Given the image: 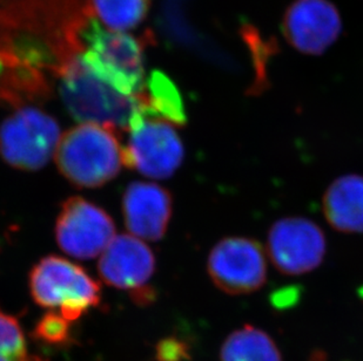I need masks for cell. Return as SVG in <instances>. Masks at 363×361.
<instances>
[{"label":"cell","mask_w":363,"mask_h":361,"mask_svg":"<svg viewBox=\"0 0 363 361\" xmlns=\"http://www.w3.org/2000/svg\"><path fill=\"white\" fill-rule=\"evenodd\" d=\"M80 60L94 76L127 96L146 86L143 42L123 32L106 31L96 17H84L76 31Z\"/></svg>","instance_id":"6da1fadb"},{"label":"cell","mask_w":363,"mask_h":361,"mask_svg":"<svg viewBox=\"0 0 363 361\" xmlns=\"http://www.w3.org/2000/svg\"><path fill=\"white\" fill-rule=\"evenodd\" d=\"M59 74V94L69 115L78 122L92 123L117 132L130 130L141 113L140 96H127L89 72L79 55H74Z\"/></svg>","instance_id":"7a4b0ae2"},{"label":"cell","mask_w":363,"mask_h":361,"mask_svg":"<svg viewBox=\"0 0 363 361\" xmlns=\"http://www.w3.org/2000/svg\"><path fill=\"white\" fill-rule=\"evenodd\" d=\"M55 164L66 180L77 187H101L119 174L123 148L116 130L82 123L62 135Z\"/></svg>","instance_id":"3957f363"},{"label":"cell","mask_w":363,"mask_h":361,"mask_svg":"<svg viewBox=\"0 0 363 361\" xmlns=\"http://www.w3.org/2000/svg\"><path fill=\"white\" fill-rule=\"evenodd\" d=\"M31 296L39 306L58 310L69 323L100 303V287L85 270L58 256H48L30 273Z\"/></svg>","instance_id":"277c9868"},{"label":"cell","mask_w":363,"mask_h":361,"mask_svg":"<svg viewBox=\"0 0 363 361\" xmlns=\"http://www.w3.org/2000/svg\"><path fill=\"white\" fill-rule=\"evenodd\" d=\"M60 139L58 122L48 113L19 107L0 125V156L19 171H39L55 155Z\"/></svg>","instance_id":"5b68a950"},{"label":"cell","mask_w":363,"mask_h":361,"mask_svg":"<svg viewBox=\"0 0 363 361\" xmlns=\"http://www.w3.org/2000/svg\"><path fill=\"white\" fill-rule=\"evenodd\" d=\"M123 166L155 180L171 178L182 166L185 149L174 125L140 114L130 125Z\"/></svg>","instance_id":"8992f818"},{"label":"cell","mask_w":363,"mask_h":361,"mask_svg":"<svg viewBox=\"0 0 363 361\" xmlns=\"http://www.w3.org/2000/svg\"><path fill=\"white\" fill-rule=\"evenodd\" d=\"M207 271L223 292L241 296L257 292L267 280V255L255 239L227 237L209 253Z\"/></svg>","instance_id":"52a82bcc"},{"label":"cell","mask_w":363,"mask_h":361,"mask_svg":"<svg viewBox=\"0 0 363 361\" xmlns=\"http://www.w3.org/2000/svg\"><path fill=\"white\" fill-rule=\"evenodd\" d=\"M325 253V232L308 218H281L268 231V257L275 269L286 276L312 273L323 264Z\"/></svg>","instance_id":"ba28073f"},{"label":"cell","mask_w":363,"mask_h":361,"mask_svg":"<svg viewBox=\"0 0 363 361\" xmlns=\"http://www.w3.org/2000/svg\"><path fill=\"white\" fill-rule=\"evenodd\" d=\"M116 237V225L104 209L79 196L62 205L55 222L59 248L74 258H96Z\"/></svg>","instance_id":"9c48e42d"},{"label":"cell","mask_w":363,"mask_h":361,"mask_svg":"<svg viewBox=\"0 0 363 361\" xmlns=\"http://www.w3.org/2000/svg\"><path fill=\"white\" fill-rule=\"evenodd\" d=\"M155 270L152 250L132 235L116 236L98 263L101 280L110 287L128 291L138 305H148L155 300V290L150 287Z\"/></svg>","instance_id":"30bf717a"},{"label":"cell","mask_w":363,"mask_h":361,"mask_svg":"<svg viewBox=\"0 0 363 361\" xmlns=\"http://www.w3.org/2000/svg\"><path fill=\"white\" fill-rule=\"evenodd\" d=\"M282 33L291 47L307 55H321L339 39L342 19L329 0H294L284 11Z\"/></svg>","instance_id":"8fae6325"},{"label":"cell","mask_w":363,"mask_h":361,"mask_svg":"<svg viewBox=\"0 0 363 361\" xmlns=\"http://www.w3.org/2000/svg\"><path fill=\"white\" fill-rule=\"evenodd\" d=\"M123 212L133 236L157 242L164 237L171 221V194L159 184L134 182L123 194Z\"/></svg>","instance_id":"7c38bea8"},{"label":"cell","mask_w":363,"mask_h":361,"mask_svg":"<svg viewBox=\"0 0 363 361\" xmlns=\"http://www.w3.org/2000/svg\"><path fill=\"white\" fill-rule=\"evenodd\" d=\"M323 209L336 231L363 234V175H342L333 180L323 195Z\"/></svg>","instance_id":"4fadbf2b"},{"label":"cell","mask_w":363,"mask_h":361,"mask_svg":"<svg viewBox=\"0 0 363 361\" xmlns=\"http://www.w3.org/2000/svg\"><path fill=\"white\" fill-rule=\"evenodd\" d=\"M143 99V116L157 118L177 126L187 123L185 105L178 87L162 71H153L146 79Z\"/></svg>","instance_id":"5bb4252c"},{"label":"cell","mask_w":363,"mask_h":361,"mask_svg":"<svg viewBox=\"0 0 363 361\" xmlns=\"http://www.w3.org/2000/svg\"><path fill=\"white\" fill-rule=\"evenodd\" d=\"M221 361H282L281 353L273 338L261 328L245 325L223 341Z\"/></svg>","instance_id":"9a60e30c"},{"label":"cell","mask_w":363,"mask_h":361,"mask_svg":"<svg viewBox=\"0 0 363 361\" xmlns=\"http://www.w3.org/2000/svg\"><path fill=\"white\" fill-rule=\"evenodd\" d=\"M93 12L110 31L137 28L147 16L151 0H92Z\"/></svg>","instance_id":"2e32d148"},{"label":"cell","mask_w":363,"mask_h":361,"mask_svg":"<svg viewBox=\"0 0 363 361\" xmlns=\"http://www.w3.org/2000/svg\"><path fill=\"white\" fill-rule=\"evenodd\" d=\"M0 361H48L28 350L24 331L17 318L0 310Z\"/></svg>","instance_id":"e0dca14e"},{"label":"cell","mask_w":363,"mask_h":361,"mask_svg":"<svg viewBox=\"0 0 363 361\" xmlns=\"http://www.w3.org/2000/svg\"><path fill=\"white\" fill-rule=\"evenodd\" d=\"M69 321H66L62 314L50 311L40 318L33 330V337L37 340L53 346H65L72 343L71 327Z\"/></svg>","instance_id":"ac0fdd59"},{"label":"cell","mask_w":363,"mask_h":361,"mask_svg":"<svg viewBox=\"0 0 363 361\" xmlns=\"http://www.w3.org/2000/svg\"><path fill=\"white\" fill-rule=\"evenodd\" d=\"M155 357L158 361H185L189 359V350L184 341L169 338L157 345Z\"/></svg>","instance_id":"d6986e66"},{"label":"cell","mask_w":363,"mask_h":361,"mask_svg":"<svg viewBox=\"0 0 363 361\" xmlns=\"http://www.w3.org/2000/svg\"><path fill=\"white\" fill-rule=\"evenodd\" d=\"M361 294H362V296H363V291H362V293H361Z\"/></svg>","instance_id":"ffe728a7"}]
</instances>
